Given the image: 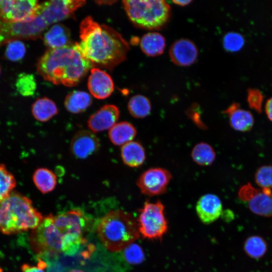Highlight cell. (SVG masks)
Wrapping results in <instances>:
<instances>
[{
    "label": "cell",
    "instance_id": "cell-1",
    "mask_svg": "<svg viewBox=\"0 0 272 272\" xmlns=\"http://www.w3.org/2000/svg\"><path fill=\"white\" fill-rule=\"evenodd\" d=\"M80 33L79 48L93 66L112 70L125 60L129 44L111 27L101 25L88 16L81 23Z\"/></svg>",
    "mask_w": 272,
    "mask_h": 272
},
{
    "label": "cell",
    "instance_id": "cell-2",
    "mask_svg": "<svg viewBox=\"0 0 272 272\" xmlns=\"http://www.w3.org/2000/svg\"><path fill=\"white\" fill-rule=\"evenodd\" d=\"M93 66L76 43L59 48L48 49L39 58L37 71L44 80L54 84L73 87Z\"/></svg>",
    "mask_w": 272,
    "mask_h": 272
},
{
    "label": "cell",
    "instance_id": "cell-3",
    "mask_svg": "<svg viewBox=\"0 0 272 272\" xmlns=\"http://www.w3.org/2000/svg\"><path fill=\"white\" fill-rule=\"evenodd\" d=\"M44 218L27 197L12 192L0 202V231L10 235L36 228Z\"/></svg>",
    "mask_w": 272,
    "mask_h": 272
},
{
    "label": "cell",
    "instance_id": "cell-4",
    "mask_svg": "<svg viewBox=\"0 0 272 272\" xmlns=\"http://www.w3.org/2000/svg\"><path fill=\"white\" fill-rule=\"evenodd\" d=\"M97 233L104 246L111 252H118L131 244L140 236L137 221L129 213L112 210L100 221Z\"/></svg>",
    "mask_w": 272,
    "mask_h": 272
},
{
    "label": "cell",
    "instance_id": "cell-5",
    "mask_svg": "<svg viewBox=\"0 0 272 272\" xmlns=\"http://www.w3.org/2000/svg\"><path fill=\"white\" fill-rule=\"evenodd\" d=\"M122 3L129 20L140 29H161L171 17V7L164 0H126Z\"/></svg>",
    "mask_w": 272,
    "mask_h": 272
},
{
    "label": "cell",
    "instance_id": "cell-6",
    "mask_svg": "<svg viewBox=\"0 0 272 272\" xmlns=\"http://www.w3.org/2000/svg\"><path fill=\"white\" fill-rule=\"evenodd\" d=\"M86 218L80 210H72L53 216V223L62 236V252L73 255L86 239L83 237Z\"/></svg>",
    "mask_w": 272,
    "mask_h": 272
},
{
    "label": "cell",
    "instance_id": "cell-7",
    "mask_svg": "<svg viewBox=\"0 0 272 272\" xmlns=\"http://www.w3.org/2000/svg\"><path fill=\"white\" fill-rule=\"evenodd\" d=\"M139 212L137 223L140 234L149 239L162 238L168 230V224L162 202L147 201Z\"/></svg>",
    "mask_w": 272,
    "mask_h": 272
},
{
    "label": "cell",
    "instance_id": "cell-8",
    "mask_svg": "<svg viewBox=\"0 0 272 272\" xmlns=\"http://www.w3.org/2000/svg\"><path fill=\"white\" fill-rule=\"evenodd\" d=\"M34 250L41 255H54L62 252V236L53 223L51 214L44 218L30 235Z\"/></svg>",
    "mask_w": 272,
    "mask_h": 272
},
{
    "label": "cell",
    "instance_id": "cell-9",
    "mask_svg": "<svg viewBox=\"0 0 272 272\" xmlns=\"http://www.w3.org/2000/svg\"><path fill=\"white\" fill-rule=\"evenodd\" d=\"M40 4L36 0L2 1L0 21L8 23L31 21L38 15Z\"/></svg>",
    "mask_w": 272,
    "mask_h": 272
},
{
    "label": "cell",
    "instance_id": "cell-10",
    "mask_svg": "<svg viewBox=\"0 0 272 272\" xmlns=\"http://www.w3.org/2000/svg\"><path fill=\"white\" fill-rule=\"evenodd\" d=\"M238 196L253 213L262 217H272V191L270 189H257L247 183L240 188Z\"/></svg>",
    "mask_w": 272,
    "mask_h": 272
},
{
    "label": "cell",
    "instance_id": "cell-11",
    "mask_svg": "<svg viewBox=\"0 0 272 272\" xmlns=\"http://www.w3.org/2000/svg\"><path fill=\"white\" fill-rule=\"evenodd\" d=\"M86 2L79 0H54L40 4L38 15L49 26L66 19L73 15Z\"/></svg>",
    "mask_w": 272,
    "mask_h": 272
},
{
    "label": "cell",
    "instance_id": "cell-12",
    "mask_svg": "<svg viewBox=\"0 0 272 272\" xmlns=\"http://www.w3.org/2000/svg\"><path fill=\"white\" fill-rule=\"evenodd\" d=\"M47 27L44 20L38 15L33 20L27 22H0V35L3 38L8 37V40L35 39L41 36Z\"/></svg>",
    "mask_w": 272,
    "mask_h": 272
},
{
    "label": "cell",
    "instance_id": "cell-13",
    "mask_svg": "<svg viewBox=\"0 0 272 272\" xmlns=\"http://www.w3.org/2000/svg\"><path fill=\"white\" fill-rule=\"evenodd\" d=\"M172 175L167 170L152 168L143 172L137 181L143 194L149 196L160 195L166 192Z\"/></svg>",
    "mask_w": 272,
    "mask_h": 272
},
{
    "label": "cell",
    "instance_id": "cell-14",
    "mask_svg": "<svg viewBox=\"0 0 272 272\" xmlns=\"http://www.w3.org/2000/svg\"><path fill=\"white\" fill-rule=\"evenodd\" d=\"M99 146V141L93 132L81 130L71 140V151L76 158L84 159L96 152Z\"/></svg>",
    "mask_w": 272,
    "mask_h": 272
},
{
    "label": "cell",
    "instance_id": "cell-15",
    "mask_svg": "<svg viewBox=\"0 0 272 272\" xmlns=\"http://www.w3.org/2000/svg\"><path fill=\"white\" fill-rule=\"evenodd\" d=\"M198 52L197 48L193 41L181 38L172 43L169 54L172 61L176 65L187 66L195 62Z\"/></svg>",
    "mask_w": 272,
    "mask_h": 272
},
{
    "label": "cell",
    "instance_id": "cell-16",
    "mask_svg": "<svg viewBox=\"0 0 272 272\" xmlns=\"http://www.w3.org/2000/svg\"><path fill=\"white\" fill-rule=\"evenodd\" d=\"M88 88L94 97L104 99L112 93L114 85L112 79L108 73L99 68L93 67L90 70Z\"/></svg>",
    "mask_w": 272,
    "mask_h": 272
},
{
    "label": "cell",
    "instance_id": "cell-17",
    "mask_svg": "<svg viewBox=\"0 0 272 272\" xmlns=\"http://www.w3.org/2000/svg\"><path fill=\"white\" fill-rule=\"evenodd\" d=\"M119 111L117 106L107 104L101 107L89 117L87 124L93 133L110 129L117 122Z\"/></svg>",
    "mask_w": 272,
    "mask_h": 272
},
{
    "label": "cell",
    "instance_id": "cell-18",
    "mask_svg": "<svg viewBox=\"0 0 272 272\" xmlns=\"http://www.w3.org/2000/svg\"><path fill=\"white\" fill-rule=\"evenodd\" d=\"M223 208L219 197L212 193L203 195L196 205V212L205 224H209L216 221L221 215Z\"/></svg>",
    "mask_w": 272,
    "mask_h": 272
},
{
    "label": "cell",
    "instance_id": "cell-19",
    "mask_svg": "<svg viewBox=\"0 0 272 272\" xmlns=\"http://www.w3.org/2000/svg\"><path fill=\"white\" fill-rule=\"evenodd\" d=\"M229 117V124L235 130L249 131L254 124V117L249 110L240 108V105L234 102L223 111Z\"/></svg>",
    "mask_w": 272,
    "mask_h": 272
},
{
    "label": "cell",
    "instance_id": "cell-20",
    "mask_svg": "<svg viewBox=\"0 0 272 272\" xmlns=\"http://www.w3.org/2000/svg\"><path fill=\"white\" fill-rule=\"evenodd\" d=\"M70 30L61 24H55L43 34V40L49 49L59 48L70 44Z\"/></svg>",
    "mask_w": 272,
    "mask_h": 272
},
{
    "label": "cell",
    "instance_id": "cell-21",
    "mask_svg": "<svg viewBox=\"0 0 272 272\" xmlns=\"http://www.w3.org/2000/svg\"><path fill=\"white\" fill-rule=\"evenodd\" d=\"M140 45L143 52L147 56H157L164 52L166 40L158 32H149L143 35L140 39Z\"/></svg>",
    "mask_w": 272,
    "mask_h": 272
},
{
    "label": "cell",
    "instance_id": "cell-22",
    "mask_svg": "<svg viewBox=\"0 0 272 272\" xmlns=\"http://www.w3.org/2000/svg\"><path fill=\"white\" fill-rule=\"evenodd\" d=\"M121 157L123 163L127 166L138 167L145 160L146 152L140 143L132 141L121 147Z\"/></svg>",
    "mask_w": 272,
    "mask_h": 272
},
{
    "label": "cell",
    "instance_id": "cell-23",
    "mask_svg": "<svg viewBox=\"0 0 272 272\" xmlns=\"http://www.w3.org/2000/svg\"><path fill=\"white\" fill-rule=\"evenodd\" d=\"M134 126L127 121L116 123L108 131L111 142L116 146H123L132 141L137 134Z\"/></svg>",
    "mask_w": 272,
    "mask_h": 272
},
{
    "label": "cell",
    "instance_id": "cell-24",
    "mask_svg": "<svg viewBox=\"0 0 272 272\" xmlns=\"http://www.w3.org/2000/svg\"><path fill=\"white\" fill-rule=\"evenodd\" d=\"M92 102V97L87 92L73 91L66 96L64 104L69 112L77 114L85 111Z\"/></svg>",
    "mask_w": 272,
    "mask_h": 272
},
{
    "label": "cell",
    "instance_id": "cell-25",
    "mask_svg": "<svg viewBox=\"0 0 272 272\" xmlns=\"http://www.w3.org/2000/svg\"><path fill=\"white\" fill-rule=\"evenodd\" d=\"M31 111L34 117L41 122L47 121L58 113L55 103L46 97L37 99L32 104Z\"/></svg>",
    "mask_w": 272,
    "mask_h": 272
},
{
    "label": "cell",
    "instance_id": "cell-26",
    "mask_svg": "<svg viewBox=\"0 0 272 272\" xmlns=\"http://www.w3.org/2000/svg\"><path fill=\"white\" fill-rule=\"evenodd\" d=\"M33 180L37 189L43 193L52 191L57 183L55 174L45 168L37 169L33 175Z\"/></svg>",
    "mask_w": 272,
    "mask_h": 272
},
{
    "label": "cell",
    "instance_id": "cell-27",
    "mask_svg": "<svg viewBox=\"0 0 272 272\" xmlns=\"http://www.w3.org/2000/svg\"><path fill=\"white\" fill-rule=\"evenodd\" d=\"M191 157L197 165L207 166L211 165L215 160L216 152L213 148L208 143L200 142L193 148Z\"/></svg>",
    "mask_w": 272,
    "mask_h": 272
},
{
    "label": "cell",
    "instance_id": "cell-28",
    "mask_svg": "<svg viewBox=\"0 0 272 272\" xmlns=\"http://www.w3.org/2000/svg\"><path fill=\"white\" fill-rule=\"evenodd\" d=\"M150 100L146 96L138 94L131 97L127 103V108L131 116L143 118L148 116L151 111Z\"/></svg>",
    "mask_w": 272,
    "mask_h": 272
},
{
    "label": "cell",
    "instance_id": "cell-29",
    "mask_svg": "<svg viewBox=\"0 0 272 272\" xmlns=\"http://www.w3.org/2000/svg\"><path fill=\"white\" fill-rule=\"evenodd\" d=\"M244 249L249 256L258 259L262 257L265 253L267 250V244L262 237L252 236L245 241Z\"/></svg>",
    "mask_w": 272,
    "mask_h": 272
},
{
    "label": "cell",
    "instance_id": "cell-30",
    "mask_svg": "<svg viewBox=\"0 0 272 272\" xmlns=\"http://www.w3.org/2000/svg\"><path fill=\"white\" fill-rule=\"evenodd\" d=\"M16 181L13 175L0 164V202L8 197L15 187Z\"/></svg>",
    "mask_w": 272,
    "mask_h": 272
},
{
    "label": "cell",
    "instance_id": "cell-31",
    "mask_svg": "<svg viewBox=\"0 0 272 272\" xmlns=\"http://www.w3.org/2000/svg\"><path fill=\"white\" fill-rule=\"evenodd\" d=\"M16 87L18 92L22 96L33 95L37 88L34 76L26 73L20 74L16 80Z\"/></svg>",
    "mask_w": 272,
    "mask_h": 272
},
{
    "label": "cell",
    "instance_id": "cell-32",
    "mask_svg": "<svg viewBox=\"0 0 272 272\" xmlns=\"http://www.w3.org/2000/svg\"><path fill=\"white\" fill-rule=\"evenodd\" d=\"M7 45L5 56L9 60L17 61L22 59L26 53L24 43L17 39H10L6 41Z\"/></svg>",
    "mask_w": 272,
    "mask_h": 272
},
{
    "label": "cell",
    "instance_id": "cell-33",
    "mask_svg": "<svg viewBox=\"0 0 272 272\" xmlns=\"http://www.w3.org/2000/svg\"><path fill=\"white\" fill-rule=\"evenodd\" d=\"M245 39L238 32L231 31L225 34L223 38V45L225 50L230 52L239 50L244 45Z\"/></svg>",
    "mask_w": 272,
    "mask_h": 272
},
{
    "label": "cell",
    "instance_id": "cell-34",
    "mask_svg": "<svg viewBox=\"0 0 272 272\" xmlns=\"http://www.w3.org/2000/svg\"><path fill=\"white\" fill-rule=\"evenodd\" d=\"M255 183L261 188H272V165L259 167L254 175Z\"/></svg>",
    "mask_w": 272,
    "mask_h": 272
},
{
    "label": "cell",
    "instance_id": "cell-35",
    "mask_svg": "<svg viewBox=\"0 0 272 272\" xmlns=\"http://www.w3.org/2000/svg\"><path fill=\"white\" fill-rule=\"evenodd\" d=\"M264 96L260 90L257 88H249L247 90V100L249 107L257 113L262 112V105Z\"/></svg>",
    "mask_w": 272,
    "mask_h": 272
},
{
    "label": "cell",
    "instance_id": "cell-36",
    "mask_svg": "<svg viewBox=\"0 0 272 272\" xmlns=\"http://www.w3.org/2000/svg\"><path fill=\"white\" fill-rule=\"evenodd\" d=\"M123 254L126 261L131 263H139L143 257V252L140 246L133 243L124 249Z\"/></svg>",
    "mask_w": 272,
    "mask_h": 272
},
{
    "label": "cell",
    "instance_id": "cell-37",
    "mask_svg": "<svg viewBox=\"0 0 272 272\" xmlns=\"http://www.w3.org/2000/svg\"><path fill=\"white\" fill-rule=\"evenodd\" d=\"M37 266H33L28 264H24L21 269L22 272H44V270L46 268L47 264L42 260L39 259Z\"/></svg>",
    "mask_w": 272,
    "mask_h": 272
},
{
    "label": "cell",
    "instance_id": "cell-38",
    "mask_svg": "<svg viewBox=\"0 0 272 272\" xmlns=\"http://www.w3.org/2000/svg\"><path fill=\"white\" fill-rule=\"evenodd\" d=\"M264 108L267 118L272 121V96L267 99Z\"/></svg>",
    "mask_w": 272,
    "mask_h": 272
},
{
    "label": "cell",
    "instance_id": "cell-39",
    "mask_svg": "<svg viewBox=\"0 0 272 272\" xmlns=\"http://www.w3.org/2000/svg\"><path fill=\"white\" fill-rule=\"evenodd\" d=\"M172 2L177 5L184 7L189 5L192 2V1L190 0H184V1H172Z\"/></svg>",
    "mask_w": 272,
    "mask_h": 272
},
{
    "label": "cell",
    "instance_id": "cell-40",
    "mask_svg": "<svg viewBox=\"0 0 272 272\" xmlns=\"http://www.w3.org/2000/svg\"><path fill=\"white\" fill-rule=\"evenodd\" d=\"M68 272H85V271H84L83 270L79 269H73L69 271Z\"/></svg>",
    "mask_w": 272,
    "mask_h": 272
},
{
    "label": "cell",
    "instance_id": "cell-41",
    "mask_svg": "<svg viewBox=\"0 0 272 272\" xmlns=\"http://www.w3.org/2000/svg\"><path fill=\"white\" fill-rule=\"evenodd\" d=\"M0 272H2V269L0 268Z\"/></svg>",
    "mask_w": 272,
    "mask_h": 272
},
{
    "label": "cell",
    "instance_id": "cell-42",
    "mask_svg": "<svg viewBox=\"0 0 272 272\" xmlns=\"http://www.w3.org/2000/svg\"><path fill=\"white\" fill-rule=\"evenodd\" d=\"M1 1H0V3H1Z\"/></svg>",
    "mask_w": 272,
    "mask_h": 272
},
{
    "label": "cell",
    "instance_id": "cell-43",
    "mask_svg": "<svg viewBox=\"0 0 272 272\" xmlns=\"http://www.w3.org/2000/svg\"><path fill=\"white\" fill-rule=\"evenodd\" d=\"M0 73H1V69H0Z\"/></svg>",
    "mask_w": 272,
    "mask_h": 272
}]
</instances>
